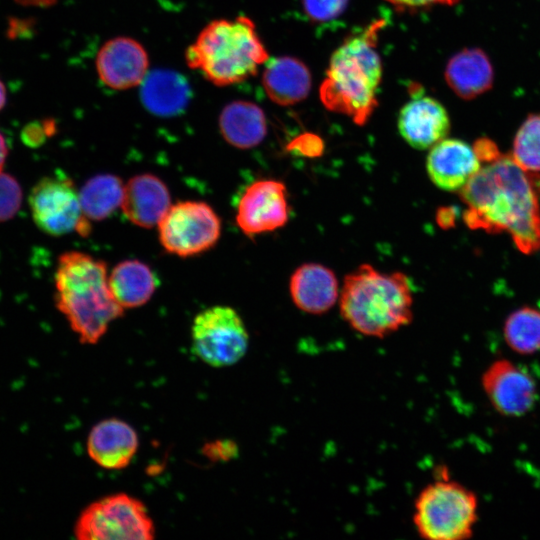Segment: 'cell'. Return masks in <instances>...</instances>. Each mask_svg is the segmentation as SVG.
<instances>
[{
    "label": "cell",
    "instance_id": "cell-18",
    "mask_svg": "<svg viewBox=\"0 0 540 540\" xmlns=\"http://www.w3.org/2000/svg\"><path fill=\"white\" fill-rule=\"evenodd\" d=\"M289 290L294 304L300 310L322 314L338 298V281L331 269L317 263H306L292 274Z\"/></svg>",
    "mask_w": 540,
    "mask_h": 540
},
{
    "label": "cell",
    "instance_id": "cell-3",
    "mask_svg": "<svg viewBox=\"0 0 540 540\" xmlns=\"http://www.w3.org/2000/svg\"><path fill=\"white\" fill-rule=\"evenodd\" d=\"M55 303L84 344H95L124 313L113 297L105 262L80 252L63 253L55 272Z\"/></svg>",
    "mask_w": 540,
    "mask_h": 540
},
{
    "label": "cell",
    "instance_id": "cell-13",
    "mask_svg": "<svg viewBox=\"0 0 540 540\" xmlns=\"http://www.w3.org/2000/svg\"><path fill=\"white\" fill-rule=\"evenodd\" d=\"M411 97L398 114L397 127L402 138L413 148L425 150L445 139L450 119L445 107L413 85Z\"/></svg>",
    "mask_w": 540,
    "mask_h": 540
},
{
    "label": "cell",
    "instance_id": "cell-20",
    "mask_svg": "<svg viewBox=\"0 0 540 540\" xmlns=\"http://www.w3.org/2000/svg\"><path fill=\"white\" fill-rule=\"evenodd\" d=\"M494 79L490 59L481 49L467 48L447 63L445 80L452 91L465 100L473 99L492 87Z\"/></svg>",
    "mask_w": 540,
    "mask_h": 540
},
{
    "label": "cell",
    "instance_id": "cell-23",
    "mask_svg": "<svg viewBox=\"0 0 540 540\" xmlns=\"http://www.w3.org/2000/svg\"><path fill=\"white\" fill-rule=\"evenodd\" d=\"M110 291L124 308H136L147 303L154 294L158 280L153 270L139 260L118 263L108 276Z\"/></svg>",
    "mask_w": 540,
    "mask_h": 540
},
{
    "label": "cell",
    "instance_id": "cell-1",
    "mask_svg": "<svg viewBox=\"0 0 540 540\" xmlns=\"http://www.w3.org/2000/svg\"><path fill=\"white\" fill-rule=\"evenodd\" d=\"M537 175L519 167L511 155L485 163L460 190L471 229L508 232L523 253L540 249V184Z\"/></svg>",
    "mask_w": 540,
    "mask_h": 540
},
{
    "label": "cell",
    "instance_id": "cell-4",
    "mask_svg": "<svg viewBox=\"0 0 540 540\" xmlns=\"http://www.w3.org/2000/svg\"><path fill=\"white\" fill-rule=\"evenodd\" d=\"M412 305L410 282L401 272L383 273L362 264L344 279L341 315L363 335L382 338L408 325Z\"/></svg>",
    "mask_w": 540,
    "mask_h": 540
},
{
    "label": "cell",
    "instance_id": "cell-11",
    "mask_svg": "<svg viewBox=\"0 0 540 540\" xmlns=\"http://www.w3.org/2000/svg\"><path fill=\"white\" fill-rule=\"evenodd\" d=\"M480 383L492 408L504 417L525 416L538 400L533 375L507 358L492 361L482 372Z\"/></svg>",
    "mask_w": 540,
    "mask_h": 540
},
{
    "label": "cell",
    "instance_id": "cell-32",
    "mask_svg": "<svg viewBox=\"0 0 540 540\" xmlns=\"http://www.w3.org/2000/svg\"><path fill=\"white\" fill-rule=\"evenodd\" d=\"M473 148L481 162L484 163L491 162L502 155L494 142L486 138L478 139Z\"/></svg>",
    "mask_w": 540,
    "mask_h": 540
},
{
    "label": "cell",
    "instance_id": "cell-6",
    "mask_svg": "<svg viewBox=\"0 0 540 540\" xmlns=\"http://www.w3.org/2000/svg\"><path fill=\"white\" fill-rule=\"evenodd\" d=\"M478 519L477 494L447 477L427 485L415 501L413 522L424 539H469L474 534Z\"/></svg>",
    "mask_w": 540,
    "mask_h": 540
},
{
    "label": "cell",
    "instance_id": "cell-17",
    "mask_svg": "<svg viewBox=\"0 0 540 540\" xmlns=\"http://www.w3.org/2000/svg\"><path fill=\"white\" fill-rule=\"evenodd\" d=\"M170 206L168 187L153 174L136 175L124 186L121 208L127 219L138 227L158 225Z\"/></svg>",
    "mask_w": 540,
    "mask_h": 540
},
{
    "label": "cell",
    "instance_id": "cell-26",
    "mask_svg": "<svg viewBox=\"0 0 540 540\" xmlns=\"http://www.w3.org/2000/svg\"><path fill=\"white\" fill-rule=\"evenodd\" d=\"M511 157L526 172L540 173V114L528 116L520 126Z\"/></svg>",
    "mask_w": 540,
    "mask_h": 540
},
{
    "label": "cell",
    "instance_id": "cell-29",
    "mask_svg": "<svg viewBox=\"0 0 540 540\" xmlns=\"http://www.w3.org/2000/svg\"><path fill=\"white\" fill-rule=\"evenodd\" d=\"M322 140L314 134H304L293 140L288 149L305 157H317L323 152Z\"/></svg>",
    "mask_w": 540,
    "mask_h": 540
},
{
    "label": "cell",
    "instance_id": "cell-35",
    "mask_svg": "<svg viewBox=\"0 0 540 540\" xmlns=\"http://www.w3.org/2000/svg\"><path fill=\"white\" fill-rule=\"evenodd\" d=\"M17 3L25 6L46 7L54 4L58 0H15Z\"/></svg>",
    "mask_w": 540,
    "mask_h": 540
},
{
    "label": "cell",
    "instance_id": "cell-31",
    "mask_svg": "<svg viewBox=\"0 0 540 540\" xmlns=\"http://www.w3.org/2000/svg\"><path fill=\"white\" fill-rule=\"evenodd\" d=\"M398 12H415L435 5H453L459 0H385Z\"/></svg>",
    "mask_w": 540,
    "mask_h": 540
},
{
    "label": "cell",
    "instance_id": "cell-5",
    "mask_svg": "<svg viewBox=\"0 0 540 540\" xmlns=\"http://www.w3.org/2000/svg\"><path fill=\"white\" fill-rule=\"evenodd\" d=\"M268 59L254 22L245 15L209 22L185 52L188 67L218 87L247 80Z\"/></svg>",
    "mask_w": 540,
    "mask_h": 540
},
{
    "label": "cell",
    "instance_id": "cell-10",
    "mask_svg": "<svg viewBox=\"0 0 540 540\" xmlns=\"http://www.w3.org/2000/svg\"><path fill=\"white\" fill-rule=\"evenodd\" d=\"M29 206L36 226L50 236L72 232L87 236L91 230L82 212L79 191L62 173L39 180L30 192Z\"/></svg>",
    "mask_w": 540,
    "mask_h": 540
},
{
    "label": "cell",
    "instance_id": "cell-37",
    "mask_svg": "<svg viewBox=\"0 0 540 540\" xmlns=\"http://www.w3.org/2000/svg\"><path fill=\"white\" fill-rule=\"evenodd\" d=\"M7 99L6 88L3 82L0 80V110L5 106Z\"/></svg>",
    "mask_w": 540,
    "mask_h": 540
},
{
    "label": "cell",
    "instance_id": "cell-19",
    "mask_svg": "<svg viewBox=\"0 0 540 540\" xmlns=\"http://www.w3.org/2000/svg\"><path fill=\"white\" fill-rule=\"evenodd\" d=\"M262 84L269 99L281 106L304 100L311 89V74L300 60L281 56L269 58L264 64Z\"/></svg>",
    "mask_w": 540,
    "mask_h": 540
},
{
    "label": "cell",
    "instance_id": "cell-21",
    "mask_svg": "<svg viewBox=\"0 0 540 540\" xmlns=\"http://www.w3.org/2000/svg\"><path fill=\"white\" fill-rule=\"evenodd\" d=\"M141 101L157 116L169 117L181 113L190 100L187 80L179 73L159 69L147 74L141 83Z\"/></svg>",
    "mask_w": 540,
    "mask_h": 540
},
{
    "label": "cell",
    "instance_id": "cell-8",
    "mask_svg": "<svg viewBox=\"0 0 540 540\" xmlns=\"http://www.w3.org/2000/svg\"><path fill=\"white\" fill-rule=\"evenodd\" d=\"M195 354L206 364L225 367L246 353L249 336L246 326L232 307L216 305L199 312L191 329Z\"/></svg>",
    "mask_w": 540,
    "mask_h": 540
},
{
    "label": "cell",
    "instance_id": "cell-30",
    "mask_svg": "<svg viewBox=\"0 0 540 540\" xmlns=\"http://www.w3.org/2000/svg\"><path fill=\"white\" fill-rule=\"evenodd\" d=\"M203 453L210 460L227 461L236 456L237 446L230 440H216L206 443L203 447Z\"/></svg>",
    "mask_w": 540,
    "mask_h": 540
},
{
    "label": "cell",
    "instance_id": "cell-27",
    "mask_svg": "<svg viewBox=\"0 0 540 540\" xmlns=\"http://www.w3.org/2000/svg\"><path fill=\"white\" fill-rule=\"evenodd\" d=\"M22 202V189L11 175L0 171V222L15 216Z\"/></svg>",
    "mask_w": 540,
    "mask_h": 540
},
{
    "label": "cell",
    "instance_id": "cell-15",
    "mask_svg": "<svg viewBox=\"0 0 540 540\" xmlns=\"http://www.w3.org/2000/svg\"><path fill=\"white\" fill-rule=\"evenodd\" d=\"M430 149L427 173L442 190L460 191L482 167L473 146L462 140L445 138Z\"/></svg>",
    "mask_w": 540,
    "mask_h": 540
},
{
    "label": "cell",
    "instance_id": "cell-12",
    "mask_svg": "<svg viewBox=\"0 0 540 540\" xmlns=\"http://www.w3.org/2000/svg\"><path fill=\"white\" fill-rule=\"evenodd\" d=\"M289 213L285 184L261 179L247 186L241 195L236 222L245 235L254 237L283 227L289 220Z\"/></svg>",
    "mask_w": 540,
    "mask_h": 540
},
{
    "label": "cell",
    "instance_id": "cell-36",
    "mask_svg": "<svg viewBox=\"0 0 540 540\" xmlns=\"http://www.w3.org/2000/svg\"><path fill=\"white\" fill-rule=\"evenodd\" d=\"M7 155H8V148H7L6 140L3 134L0 132V171H2Z\"/></svg>",
    "mask_w": 540,
    "mask_h": 540
},
{
    "label": "cell",
    "instance_id": "cell-28",
    "mask_svg": "<svg viewBox=\"0 0 540 540\" xmlns=\"http://www.w3.org/2000/svg\"><path fill=\"white\" fill-rule=\"evenodd\" d=\"M347 4L348 0H302L305 13L316 22H326L339 17Z\"/></svg>",
    "mask_w": 540,
    "mask_h": 540
},
{
    "label": "cell",
    "instance_id": "cell-14",
    "mask_svg": "<svg viewBox=\"0 0 540 540\" xmlns=\"http://www.w3.org/2000/svg\"><path fill=\"white\" fill-rule=\"evenodd\" d=\"M95 65L103 84L111 89L127 90L141 85L148 74L149 58L138 41L120 36L103 44Z\"/></svg>",
    "mask_w": 540,
    "mask_h": 540
},
{
    "label": "cell",
    "instance_id": "cell-34",
    "mask_svg": "<svg viewBox=\"0 0 540 540\" xmlns=\"http://www.w3.org/2000/svg\"><path fill=\"white\" fill-rule=\"evenodd\" d=\"M455 220L452 208H441L437 212V222L441 227H451Z\"/></svg>",
    "mask_w": 540,
    "mask_h": 540
},
{
    "label": "cell",
    "instance_id": "cell-7",
    "mask_svg": "<svg viewBox=\"0 0 540 540\" xmlns=\"http://www.w3.org/2000/svg\"><path fill=\"white\" fill-rule=\"evenodd\" d=\"M74 532L79 540H150L155 536V527L140 500L117 493L87 506Z\"/></svg>",
    "mask_w": 540,
    "mask_h": 540
},
{
    "label": "cell",
    "instance_id": "cell-24",
    "mask_svg": "<svg viewBox=\"0 0 540 540\" xmlns=\"http://www.w3.org/2000/svg\"><path fill=\"white\" fill-rule=\"evenodd\" d=\"M124 186L122 180L113 174H98L90 178L79 191L84 216L92 221L111 217L122 205Z\"/></svg>",
    "mask_w": 540,
    "mask_h": 540
},
{
    "label": "cell",
    "instance_id": "cell-16",
    "mask_svg": "<svg viewBox=\"0 0 540 540\" xmlns=\"http://www.w3.org/2000/svg\"><path fill=\"white\" fill-rule=\"evenodd\" d=\"M134 428L117 418L97 423L87 438V452L100 467L110 470L128 466L138 449Z\"/></svg>",
    "mask_w": 540,
    "mask_h": 540
},
{
    "label": "cell",
    "instance_id": "cell-9",
    "mask_svg": "<svg viewBox=\"0 0 540 540\" xmlns=\"http://www.w3.org/2000/svg\"><path fill=\"white\" fill-rule=\"evenodd\" d=\"M157 226L162 247L180 257L209 250L221 235L219 216L203 201L187 200L171 205Z\"/></svg>",
    "mask_w": 540,
    "mask_h": 540
},
{
    "label": "cell",
    "instance_id": "cell-33",
    "mask_svg": "<svg viewBox=\"0 0 540 540\" xmlns=\"http://www.w3.org/2000/svg\"><path fill=\"white\" fill-rule=\"evenodd\" d=\"M46 135L45 128H41L39 125L31 124L23 131V139L27 142L28 145L38 144V141H41Z\"/></svg>",
    "mask_w": 540,
    "mask_h": 540
},
{
    "label": "cell",
    "instance_id": "cell-22",
    "mask_svg": "<svg viewBox=\"0 0 540 540\" xmlns=\"http://www.w3.org/2000/svg\"><path fill=\"white\" fill-rule=\"evenodd\" d=\"M222 137L238 149L259 145L267 134V120L261 107L246 100L228 103L219 116Z\"/></svg>",
    "mask_w": 540,
    "mask_h": 540
},
{
    "label": "cell",
    "instance_id": "cell-25",
    "mask_svg": "<svg viewBox=\"0 0 540 540\" xmlns=\"http://www.w3.org/2000/svg\"><path fill=\"white\" fill-rule=\"evenodd\" d=\"M503 337L508 348L521 356L540 351V310L524 306L505 319Z\"/></svg>",
    "mask_w": 540,
    "mask_h": 540
},
{
    "label": "cell",
    "instance_id": "cell-2",
    "mask_svg": "<svg viewBox=\"0 0 540 540\" xmlns=\"http://www.w3.org/2000/svg\"><path fill=\"white\" fill-rule=\"evenodd\" d=\"M385 25L384 19H377L347 37L332 53L320 85L325 108L350 117L357 125L366 124L378 106L383 69L377 39Z\"/></svg>",
    "mask_w": 540,
    "mask_h": 540
}]
</instances>
